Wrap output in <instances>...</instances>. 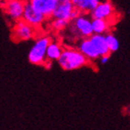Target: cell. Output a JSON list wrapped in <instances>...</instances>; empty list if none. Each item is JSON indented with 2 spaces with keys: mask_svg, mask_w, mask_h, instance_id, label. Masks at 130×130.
<instances>
[{
  "mask_svg": "<svg viewBox=\"0 0 130 130\" xmlns=\"http://www.w3.org/2000/svg\"><path fill=\"white\" fill-rule=\"evenodd\" d=\"M100 3V0H80L74 6L82 13H90Z\"/></svg>",
  "mask_w": 130,
  "mask_h": 130,
  "instance_id": "obj_12",
  "label": "cell"
},
{
  "mask_svg": "<svg viewBox=\"0 0 130 130\" xmlns=\"http://www.w3.org/2000/svg\"><path fill=\"white\" fill-rule=\"evenodd\" d=\"M113 7L111 3L106 1V2L100 3L99 5L96 7L95 9H93L90 12L91 18L92 19H103L108 20L111 17L113 14Z\"/></svg>",
  "mask_w": 130,
  "mask_h": 130,
  "instance_id": "obj_10",
  "label": "cell"
},
{
  "mask_svg": "<svg viewBox=\"0 0 130 130\" xmlns=\"http://www.w3.org/2000/svg\"><path fill=\"white\" fill-rule=\"evenodd\" d=\"M26 1L25 0H11L4 5V10L8 18L12 22L22 20Z\"/></svg>",
  "mask_w": 130,
  "mask_h": 130,
  "instance_id": "obj_7",
  "label": "cell"
},
{
  "mask_svg": "<svg viewBox=\"0 0 130 130\" xmlns=\"http://www.w3.org/2000/svg\"><path fill=\"white\" fill-rule=\"evenodd\" d=\"M128 111H129V113H130V106H129V108H128Z\"/></svg>",
  "mask_w": 130,
  "mask_h": 130,
  "instance_id": "obj_20",
  "label": "cell"
},
{
  "mask_svg": "<svg viewBox=\"0 0 130 130\" xmlns=\"http://www.w3.org/2000/svg\"><path fill=\"white\" fill-rule=\"evenodd\" d=\"M46 17L40 12H38L34 7L32 6L30 2H26L24 8V12H23V17L22 20L28 22L34 27H39L43 24L46 21Z\"/></svg>",
  "mask_w": 130,
  "mask_h": 130,
  "instance_id": "obj_8",
  "label": "cell"
},
{
  "mask_svg": "<svg viewBox=\"0 0 130 130\" xmlns=\"http://www.w3.org/2000/svg\"><path fill=\"white\" fill-rule=\"evenodd\" d=\"M71 1H72V2L73 3V5H75L76 3L78 2V1H80V0H71Z\"/></svg>",
  "mask_w": 130,
  "mask_h": 130,
  "instance_id": "obj_18",
  "label": "cell"
},
{
  "mask_svg": "<svg viewBox=\"0 0 130 130\" xmlns=\"http://www.w3.org/2000/svg\"><path fill=\"white\" fill-rule=\"evenodd\" d=\"M9 1H11V0H0V2H2L4 5H5L7 2H9Z\"/></svg>",
  "mask_w": 130,
  "mask_h": 130,
  "instance_id": "obj_17",
  "label": "cell"
},
{
  "mask_svg": "<svg viewBox=\"0 0 130 130\" xmlns=\"http://www.w3.org/2000/svg\"><path fill=\"white\" fill-rule=\"evenodd\" d=\"M67 28L70 34L74 35L75 37L87 38L94 34L92 20H90L87 15L83 13L71 21Z\"/></svg>",
  "mask_w": 130,
  "mask_h": 130,
  "instance_id": "obj_3",
  "label": "cell"
},
{
  "mask_svg": "<svg viewBox=\"0 0 130 130\" xmlns=\"http://www.w3.org/2000/svg\"><path fill=\"white\" fill-rule=\"evenodd\" d=\"M70 22L62 19H53L51 22V27L56 31H63L68 27Z\"/></svg>",
  "mask_w": 130,
  "mask_h": 130,
  "instance_id": "obj_15",
  "label": "cell"
},
{
  "mask_svg": "<svg viewBox=\"0 0 130 130\" xmlns=\"http://www.w3.org/2000/svg\"><path fill=\"white\" fill-rule=\"evenodd\" d=\"M12 35L14 40L27 41L32 39L35 35V27L29 24L23 20H21L15 22L12 29Z\"/></svg>",
  "mask_w": 130,
  "mask_h": 130,
  "instance_id": "obj_6",
  "label": "cell"
},
{
  "mask_svg": "<svg viewBox=\"0 0 130 130\" xmlns=\"http://www.w3.org/2000/svg\"><path fill=\"white\" fill-rule=\"evenodd\" d=\"M92 26L94 34L104 35V32L109 29V22L107 20L92 19Z\"/></svg>",
  "mask_w": 130,
  "mask_h": 130,
  "instance_id": "obj_13",
  "label": "cell"
},
{
  "mask_svg": "<svg viewBox=\"0 0 130 130\" xmlns=\"http://www.w3.org/2000/svg\"><path fill=\"white\" fill-rule=\"evenodd\" d=\"M62 47L57 42H50L46 49V60H58L62 53Z\"/></svg>",
  "mask_w": 130,
  "mask_h": 130,
  "instance_id": "obj_11",
  "label": "cell"
},
{
  "mask_svg": "<svg viewBox=\"0 0 130 130\" xmlns=\"http://www.w3.org/2000/svg\"><path fill=\"white\" fill-rule=\"evenodd\" d=\"M78 49L90 60L100 59L101 56L111 54L106 43L105 35L93 34L91 36L82 38L78 44Z\"/></svg>",
  "mask_w": 130,
  "mask_h": 130,
  "instance_id": "obj_1",
  "label": "cell"
},
{
  "mask_svg": "<svg viewBox=\"0 0 130 130\" xmlns=\"http://www.w3.org/2000/svg\"><path fill=\"white\" fill-rule=\"evenodd\" d=\"M30 3L38 12L43 14L46 18H50L56 8L58 0H32Z\"/></svg>",
  "mask_w": 130,
  "mask_h": 130,
  "instance_id": "obj_9",
  "label": "cell"
},
{
  "mask_svg": "<svg viewBox=\"0 0 130 130\" xmlns=\"http://www.w3.org/2000/svg\"><path fill=\"white\" fill-rule=\"evenodd\" d=\"M110 55L111 54H108V55H104V56H101L100 58V61L101 64H105V63L108 62L109 59H110Z\"/></svg>",
  "mask_w": 130,
  "mask_h": 130,
  "instance_id": "obj_16",
  "label": "cell"
},
{
  "mask_svg": "<svg viewBox=\"0 0 130 130\" xmlns=\"http://www.w3.org/2000/svg\"><path fill=\"white\" fill-rule=\"evenodd\" d=\"M81 13V11L75 8V6L71 0H58V4L52 14V18L62 19L71 22Z\"/></svg>",
  "mask_w": 130,
  "mask_h": 130,
  "instance_id": "obj_5",
  "label": "cell"
},
{
  "mask_svg": "<svg viewBox=\"0 0 130 130\" xmlns=\"http://www.w3.org/2000/svg\"><path fill=\"white\" fill-rule=\"evenodd\" d=\"M26 2H30V1H32V0H25Z\"/></svg>",
  "mask_w": 130,
  "mask_h": 130,
  "instance_id": "obj_19",
  "label": "cell"
},
{
  "mask_svg": "<svg viewBox=\"0 0 130 130\" xmlns=\"http://www.w3.org/2000/svg\"><path fill=\"white\" fill-rule=\"evenodd\" d=\"M88 59L79 49L65 48L62 50L58 62L63 70L72 71L86 66L88 63Z\"/></svg>",
  "mask_w": 130,
  "mask_h": 130,
  "instance_id": "obj_2",
  "label": "cell"
},
{
  "mask_svg": "<svg viewBox=\"0 0 130 130\" xmlns=\"http://www.w3.org/2000/svg\"><path fill=\"white\" fill-rule=\"evenodd\" d=\"M51 41L47 36H42L35 40L31 47L28 60L31 63L35 65H45L46 62V49Z\"/></svg>",
  "mask_w": 130,
  "mask_h": 130,
  "instance_id": "obj_4",
  "label": "cell"
},
{
  "mask_svg": "<svg viewBox=\"0 0 130 130\" xmlns=\"http://www.w3.org/2000/svg\"><path fill=\"white\" fill-rule=\"evenodd\" d=\"M105 39L111 53L118 50V48H119V41L115 37V35H113L111 32H109V34L105 35Z\"/></svg>",
  "mask_w": 130,
  "mask_h": 130,
  "instance_id": "obj_14",
  "label": "cell"
}]
</instances>
